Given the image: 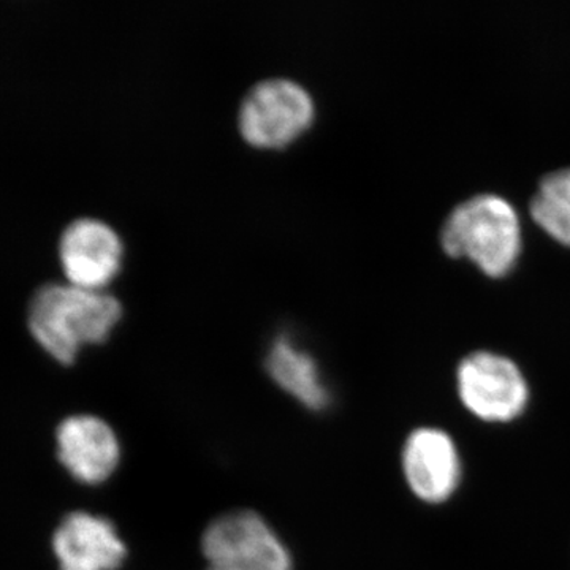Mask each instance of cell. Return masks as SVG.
<instances>
[{
	"instance_id": "6da1fadb",
	"label": "cell",
	"mask_w": 570,
	"mask_h": 570,
	"mask_svg": "<svg viewBox=\"0 0 570 570\" xmlns=\"http://www.w3.org/2000/svg\"><path fill=\"white\" fill-rule=\"evenodd\" d=\"M121 316V302L108 292L47 284L29 303L28 325L48 355L70 365L82 346L105 343Z\"/></svg>"
},
{
	"instance_id": "7a4b0ae2",
	"label": "cell",
	"mask_w": 570,
	"mask_h": 570,
	"mask_svg": "<svg viewBox=\"0 0 570 570\" xmlns=\"http://www.w3.org/2000/svg\"><path fill=\"white\" fill-rule=\"evenodd\" d=\"M441 238L449 254L464 255L489 275L502 276L519 258V214L501 195L478 194L453 208Z\"/></svg>"
},
{
	"instance_id": "3957f363",
	"label": "cell",
	"mask_w": 570,
	"mask_h": 570,
	"mask_svg": "<svg viewBox=\"0 0 570 570\" xmlns=\"http://www.w3.org/2000/svg\"><path fill=\"white\" fill-rule=\"evenodd\" d=\"M316 105L306 88L288 78L257 82L239 108V130L250 145L281 148L305 132Z\"/></svg>"
},
{
	"instance_id": "277c9868",
	"label": "cell",
	"mask_w": 570,
	"mask_h": 570,
	"mask_svg": "<svg viewBox=\"0 0 570 570\" xmlns=\"http://www.w3.org/2000/svg\"><path fill=\"white\" fill-rule=\"evenodd\" d=\"M206 570H292V558L268 523L253 510L217 517L206 528Z\"/></svg>"
},
{
	"instance_id": "5b68a950",
	"label": "cell",
	"mask_w": 570,
	"mask_h": 570,
	"mask_svg": "<svg viewBox=\"0 0 570 570\" xmlns=\"http://www.w3.org/2000/svg\"><path fill=\"white\" fill-rule=\"evenodd\" d=\"M459 389L464 406L489 422L519 417L528 403V385L519 366L491 352H475L461 362Z\"/></svg>"
},
{
	"instance_id": "8992f818",
	"label": "cell",
	"mask_w": 570,
	"mask_h": 570,
	"mask_svg": "<svg viewBox=\"0 0 570 570\" xmlns=\"http://www.w3.org/2000/svg\"><path fill=\"white\" fill-rule=\"evenodd\" d=\"M122 257V239L104 220L80 217L62 232L59 258L71 285L104 291L121 269Z\"/></svg>"
},
{
	"instance_id": "52a82bcc",
	"label": "cell",
	"mask_w": 570,
	"mask_h": 570,
	"mask_svg": "<svg viewBox=\"0 0 570 570\" xmlns=\"http://www.w3.org/2000/svg\"><path fill=\"white\" fill-rule=\"evenodd\" d=\"M52 550L61 570H116L127 554L112 521L82 510L62 520Z\"/></svg>"
},
{
	"instance_id": "ba28073f",
	"label": "cell",
	"mask_w": 570,
	"mask_h": 570,
	"mask_svg": "<svg viewBox=\"0 0 570 570\" xmlns=\"http://www.w3.org/2000/svg\"><path fill=\"white\" fill-rule=\"evenodd\" d=\"M58 456L75 479L100 483L110 478L121 450L115 431L96 415H71L56 431Z\"/></svg>"
},
{
	"instance_id": "9c48e42d",
	"label": "cell",
	"mask_w": 570,
	"mask_h": 570,
	"mask_svg": "<svg viewBox=\"0 0 570 570\" xmlns=\"http://www.w3.org/2000/svg\"><path fill=\"white\" fill-rule=\"evenodd\" d=\"M403 463L409 485L423 501H445L459 485V453L444 431H414L404 448Z\"/></svg>"
},
{
	"instance_id": "30bf717a",
	"label": "cell",
	"mask_w": 570,
	"mask_h": 570,
	"mask_svg": "<svg viewBox=\"0 0 570 570\" xmlns=\"http://www.w3.org/2000/svg\"><path fill=\"white\" fill-rule=\"evenodd\" d=\"M269 376L288 393L298 397L305 406H328L330 393L322 384L321 373L314 356L296 346L292 337L279 335L273 341L266 355Z\"/></svg>"
},
{
	"instance_id": "8fae6325",
	"label": "cell",
	"mask_w": 570,
	"mask_h": 570,
	"mask_svg": "<svg viewBox=\"0 0 570 570\" xmlns=\"http://www.w3.org/2000/svg\"><path fill=\"white\" fill-rule=\"evenodd\" d=\"M531 213L553 238L570 246V168L543 176L532 197Z\"/></svg>"
}]
</instances>
